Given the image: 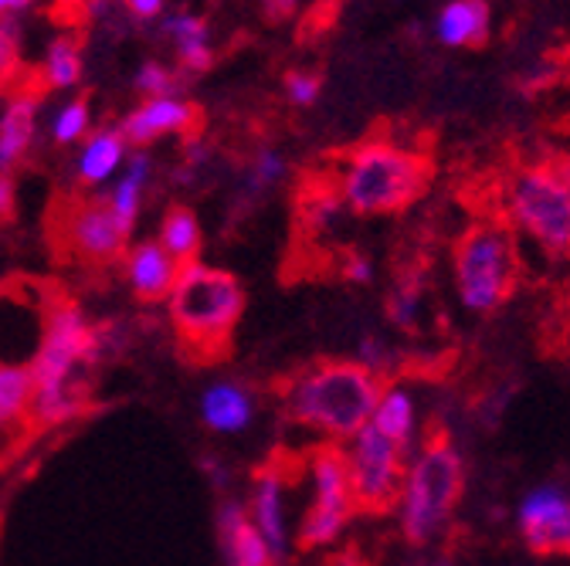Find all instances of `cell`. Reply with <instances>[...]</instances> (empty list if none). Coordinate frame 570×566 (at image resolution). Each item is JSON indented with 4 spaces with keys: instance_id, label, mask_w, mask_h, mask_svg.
Wrapping results in <instances>:
<instances>
[{
    "instance_id": "obj_26",
    "label": "cell",
    "mask_w": 570,
    "mask_h": 566,
    "mask_svg": "<svg viewBox=\"0 0 570 566\" xmlns=\"http://www.w3.org/2000/svg\"><path fill=\"white\" fill-rule=\"evenodd\" d=\"M89 122H92V112H89V99H71L65 102L55 119H51V139L61 147H71L79 143V139H86L89 132Z\"/></svg>"
},
{
    "instance_id": "obj_25",
    "label": "cell",
    "mask_w": 570,
    "mask_h": 566,
    "mask_svg": "<svg viewBox=\"0 0 570 566\" xmlns=\"http://www.w3.org/2000/svg\"><path fill=\"white\" fill-rule=\"evenodd\" d=\"M45 82L51 89H76L82 82V44L79 38H55L45 54Z\"/></svg>"
},
{
    "instance_id": "obj_9",
    "label": "cell",
    "mask_w": 570,
    "mask_h": 566,
    "mask_svg": "<svg viewBox=\"0 0 570 566\" xmlns=\"http://www.w3.org/2000/svg\"><path fill=\"white\" fill-rule=\"evenodd\" d=\"M513 221L553 258L570 255V187L550 170H523L510 187Z\"/></svg>"
},
{
    "instance_id": "obj_13",
    "label": "cell",
    "mask_w": 570,
    "mask_h": 566,
    "mask_svg": "<svg viewBox=\"0 0 570 566\" xmlns=\"http://www.w3.org/2000/svg\"><path fill=\"white\" fill-rule=\"evenodd\" d=\"M197 122H200L197 106H190L180 96H170V99H147L142 106H136L132 112L122 116V122L116 129L126 147H150L164 136L194 132Z\"/></svg>"
},
{
    "instance_id": "obj_20",
    "label": "cell",
    "mask_w": 570,
    "mask_h": 566,
    "mask_svg": "<svg viewBox=\"0 0 570 566\" xmlns=\"http://www.w3.org/2000/svg\"><path fill=\"white\" fill-rule=\"evenodd\" d=\"M150 157L147 153H132L126 163H122V173L112 187V193L106 197L112 218L119 221V228L126 235H132V225H136V215H139V200H142V190H147V180H150Z\"/></svg>"
},
{
    "instance_id": "obj_16",
    "label": "cell",
    "mask_w": 570,
    "mask_h": 566,
    "mask_svg": "<svg viewBox=\"0 0 570 566\" xmlns=\"http://www.w3.org/2000/svg\"><path fill=\"white\" fill-rule=\"evenodd\" d=\"M38 96L21 92L0 116V173H11L14 167L24 163L38 132Z\"/></svg>"
},
{
    "instance_id": "obj_23",
    "label": "cell",
    "mask_w": 570,
    "mask_h": 566,
    "mask_svg": "<svg viewBox=\"0 0 570 566\" xmlns=\"http://www.w3.org/2000/svg\"><path fill=\"white\" fill-rule=\"evenodd\" d=\"M31 394H35V384H31L28 367L0 364V431L11 428V424H24Z\"/></svg>"
},
{
    "instance_id": "obj_30",
    "label": "cell",
    "mask_w": 570,
    "mask_h": 566,
    "mask_svg": "<svg viewBox=\"0 0 570 566\" xmlns=\"http://www.w3.org/2000/svg\"><path fill=\"white\" fill-rule=\"evenodd\" d=\"M285 173V160L275 153V150H262L255 160H252V170H248V180H245V193L248 200H255L258 193H265L268 187H275Z\"/></svg>"
},
{
    "instance_id": "obj_3",
    "label": "cell",
    "mask_w": 570,
    "mask_h": 566,
    "mask_svg": "<svg viewBox=\"0 0 570 566\" xmlns=\"http://www.w3.org/2000/svg\"><path fill=\"white\" fill-rule=\"evenodd\" d=\"M432 183V163L384 139L356 147L340 177V197L356 215H397Z\"/></svg>"
},
{
    "instance_id": "obj_18",
    "label": "cell",
    "mask_w": 570,
    "mask_h": 566,
    "mask_svg": "<svg viewBox=\"0 0 570 566\" xmlns=\"http://www.w3.org/2000/svg\"><path fill=\"white\" fill-rule=\"evenodd\" d=\"M489 21L485 0H452L435 18V34L449 48H472L489 38Z\"/></svg>"
},
{
    "instance_id": "obj_32",
    "label": "cell",
    "mask_w": 570,
    "mask_h": 566,
    "mask_svg": "<svg viewBox=\"0 0 570 566\" xmlns=\"http://www.w3.org/2000/svg\"><path fill=\"white\" fill-rule=\"evenodd\" d=\"M323 79L313 72H289L285 76V96H289L293 106H313L320 99Z\"/></svg>"
},
{
    "instance_id": "obj_19",
    "label": "cell",
    "mask_w": 570,
    "mask_h": 566,
    "mask_svg": "<svg viewBox=\"0 0 570 566\" xmlns=\"http://www.w3.org/2000/svg\"><path fill=\"white\" fill-rule=\"evenodd\" d=\"M126 163V143L119 129H96L86 147L79 153V163H76V177H79V187H99L106 183L119 167Z\"/></svg>"
},
{
    "instance_id": "obj_40",
    "label": "cell",
    "mask_w": 570,
    "mask_h": 566,
    "mask_svg": "<svg viewBox=\"0 0 570 566\" xmlns=\"http://www.w3.org/2000/svg\"><path fill=\"white\" fill-rule=\"evenodd\" d=\"M550 170H553V173L570 187V160H557V163H550Z\"/></svg>"
},
{
    "instance_id": "obj_10",
    "label": "cell",
    "mask_w": 570,
    "mask_h": 566,
    "mask_svg": "<svg viewBox=\"0 0 570 566\" xmlns=\"http://www.w3.org/2000/svg\"><path fill=\"white\" fill-rule=\"evenodd\" d=\"M89 349V322L79 309L76 299H68L65 292H51L48 309H45V332L41 346L31 360V384L35 387H55L65 384L86 364Z\"/></svg>"
},
{
    "instance_id": "obj_8",
    "label": "cell",
    "mask_w": 570,
    "mask_h": 566,
    "mask_svg": "<svg viewBox=\"0 0 570 566\" xmlns=\"http://www.w3.org/2000/svg\"><path fill=\"white\" fill-rule=\"evenodd\" d=\"M309 471H313V503L299 526L296 546L303 553L330 546L343 526L350 523L353 509V491H350V468H346V448L336 441H320L306 451Z\"/></svg>"
},
{
    "instance_id": "obj_17",
    "label": "cell",
    "mask_w": 570,
    "mask_h": 566,
    "mask_svg": "<svg viewBox=\"0 0 570 566\" xmlns=\"http://www.w3.org/2000/svg\"><path fill=\"white\" fill-rule=\"evenodd\" d=\"M200 417L210 431L222 435H238L245 431L255 417V400L245 387L238 384H214L200 397Z\"/></svg>"
},
{
    "instance_id": "obj_11",
    "label": "cell",
    "mask_w": 570,
    "mask_h": 566,
    "mask_svg": "<svg viewBox=\"0 0 570 566\" xmlns=\"http://www.w3.org/2000/svg\"><path fill=\"white\" fill-rule=\"evenodd\" d=\"M520 533L540 556H570V495L557 485L533 488L520 506Z\"/></svg>"
},
{
    "instance_id": "obj_4",
    "label": "cell",
    "mask_w": 570,
    "mask_h": 566,
    "mask_svg": "<svg viewBox=\"0 0 570 566\" xmlns=\"http://www.w3.org/2000/svg\"><path fill=\"white\" fill-rule=\"evenodd\" d=\"M465 491V465L462 455L449 445L445 435L432 431L417 455V461L404 475L401 491V529L411 546H424L442 523L455 513Z\"/></svg>"
},
{
    "instance_id": "obj_37",
    "label": "cell",
    "mask_w": 570,
    "mask_h": 566,
    "mask_svg": "<svg viewBox=\"0 0 570 566\" xmlns=\"http://www.w3.org/2000/svg\"><path fill=\"white\" fill-rule=\"evenodd\" d=\"M299 0H265V14L268 18H285V14H293L296 11Z\"/></svg>"
},
{
    "instance_id": "obj_6",
    "label": "cell",
    "mask_w": 570,
    "mask_h": 566,
    "mask_svg": "<svg viewBox=\"0 0 570 566\" xmlns=\"http://www.w3.org/2000/svg\"><path fill=\"white\" fill-rule=\"evenodd\" d=\"M129 235L119 228L106 197H71L51 215V245L61 258L106 268L126 258Z\"/></svg>"
},
{
    "instance_id": "obj_36",
    "label": "cell",
    "mask_w": 570,
    "mask_h": 566,
    "mask_svg": "<svg viewBox=\"0 0 570 566\" xmlns=\"http://www.w3.org/2000/svg\"><path fill=\"white\" fill-rule=\"evenodd\" d=\"M122 4H126V11H129L132 18H139V21H154V18L164 14V4H167V0H122Z\"/></svg>"
},
{
    "instance_id": "obj_41",
    "label": "cell",
    "mask_w": 570,
    "mask_h": 566,
    "mask_svg": "<svg viewBox=\"0 0 570 566\" xmlns=\"http://www.w3.org/2000/svg\"><path fill=\"white\" fill-rule=\"evenodd\" d=\"M424 566H452L449 559H432V563H424Z\"/></svg>"
},
{
    "instance_id": "obj_22",
    "label": "cell",
    "mask_w": 570,
    "mask_h": 566,
    "mask_svg": "<svg viewBox=\"0 0 570 566\" xmlns=\"http://www.w3.org/2000/svg\"><path fill=\"white\" fill-rule=\"evenodd\" d=\"M160 245L180 268L197 261V255H200V225H197V215L190 207L177 203V207L167 210L164 225H160Z\"/></svg>"
},
{
    "instance_id": "obj_34",
    "label": "cell",
    "mask_w": 570,
    "mask_h": 566,
    "mask_svg": "<svg viewBox=\"0 0 570 566\" xmlns=\"http://www.w3.org/2000/svg\"><path fill=\"white\" fill-rule=\"evenodd\" d=\"M18 215V187L11 180V173H0V221L11 225Z\"/></svg>"
},
{
    "instance_id": "obj_24",
    "label": "cell",
    "mask_w": 570,
    "mask_h": 566,
    "mask_svg": "<svg viewBox=\"0 0 570 566\" xmlns=\"http://www.w3.org/2000/svg\"><path fill=\"white\" fill-rule=\"evenodd\" d=\"M340 193L333 190V183H309L299 190V200H296V215H299V225L306 235H323L330 231V225L336 221L340 215Z\"/></svg>"
},
{
    "instance_id": "obj_5",
    "label": "cell",
    "mask_w": 570,
    "mask_h": 566,
    "mask_svg": "<svg viewBox=\"0 0 570 566\" xmlns=\"http://www.w3.org/2000/svg\"><path fill=\"white\" fill-rule=\"evenodd\" d=\"M455 289L469 312H495L517 289V248L499 225H475L455 245Z\"/></svg>"
},
{
    "instance_id": "obj_12",
    "label": "cell",
    "mask_w": 570,
    "mask_h": 566,
    "mask_svg": "<svg viewBox=\"0 0 570 566\" xmlns=\"http://www.w3.org/2000/svg\"><path fill=\"white\" fill-rule=\"evenodd\" d=\"M296 475H285L282 468V455L255 471V495H252V526L258 529V536L265 539L272 563L282 566L289 559V526H285V499L282 491Z\"/></svg>"
},
{
    "instance_id": "obj_14",
    "label": "cell",
    "mask_w": 570,
    "mask_h": 566,
    "mask_svg": "<svg viewBox=\"0 0 570 566\" xmlns=\"http://www.w3.org/2000/svg\"><path fill=\"white\" fill-rule=\"evenodd\" d=\"M180 265L164 251L160 241H139L126 251V281L139 302L157 306L170 299Z\"/></svg>"
},
{
    "instance_id": "obj_35",
    "label": "cell",
    "mask_w": 570,
    "mask_h": 566,
    "mask_svg": "<svg viewBox=\"0 0 570 566\" xmlns=\"http://www.w3.org/2000/svg\"><path fill=\"white\" fill-rule=\"evenodd\" d=\"M343 275L350 278V281H361V286H371L374 281V265L364 258V255H346V261H343Z\"/></svg>"
},
{
    "instance_id": "obj_2",
    "label": "cell",
    "mask_w": 570,
    "mask_h": 566,
    "mask_svg": "<svg viewBox=\"0 0 570 566\" xmlns=\"http://www.w3.org/2000/svg\"><path fill=\"white\" fill-rule=\"evenodd\" d=\"M381 394L384 377L356 360H320L282 384V407L293 424L343 441L371 424Z\"/></svg>"
},
{
    "instance_id": "obj_28",
    "label": "cell",
    "mask_w": 570,
    "mask_h": 566,
    "mask_svg": "<svg viewBox=\"0 0 570 566\" xmlns=\"http://www.w3.org/2000/svg\"><path fill=\"white\" fill-rule=\"evenodd\" d=\"M136 89L147 99H170V96H180V79L174 68L160 61H142L136 72Z\"/></svg>"
},
{
    "instance_id": "obj_29",
    "label": "cell",
    "mask_w": 570,
    "mask_h": 566,
    "mask_svg": "<svg viewBox=\"0 0 570 566\" xmlns=\"http://www.w3.org/2000/svg\"><path fill=\"white\" fill-rule=\"evenodd\" d=\"M164 34L174 41L177 54H180V51H190V48H200V44H210L207 21L197 18V14H170V18L164 21Z\"/></svg>"
},
{
    "instance_id": "obj_33",
    "label": "cell",
    "mask_w": 570,
    "mask_h": 566,
    "mask_svg": "<svg viewBox=\"0 0 570 566\" xmlns=\"http://www.w3.org/2000/svg\"><path fill=\"white\" fill-rule=\"evenodd\" d=\"M18 21L14 18H4L0 21V76H8L14 61H18Z\"/></svg>"
},
{
    "instance_id": "obj_27",
    "label": "cell",
    "mask_w": 570,
    "mask_h": 566,
    "mask_svg": "<svg viewBox=\"0 0 570 566\" xmlns=\"http://www.w3.org/2000/svg\"><path fill=\"white\" fill-rule=\"evenodd\" d=\"M417 306H421V275L411 271L401 278V286L394 289V296L387 299V316L394 326L401 329H411L414 319H417Z\"/></svg>"
},
{
    "instance_id": "obj_38",
    "label": "cell",
    "mask_w": 570,
    "mask_h": 566,
    "mask_svg": "<svg viewBox=\"0 0 570 566\" xmlns=\"http://www.w3.org/2000/svg\"><path fill=\"white\" fill-rule=\"evenodd\" d=\"M31 4H35V0H0V21H4V18H18Z\"/></svg>"
},
{
    "instance_id": "obj_7",
    "label": "cell",
    "mask_w": 570,
    "mask_h": 566,
    "mask_svg": "<svg viewBox=\"0 0 570 566\" xmlns=\"http://www.w3.org/2000/svg\"><path fill=\"white\" fill-rule=\"evenodd\" d=\"M353 509L367 516H387L401 506L404 491V451L384 438L374 424H364L353 435V448L346 451Z\"/></svg>"
},
{
    "instance_id": "obj_15",
    "label": "cell",
    "mask_w": 570,
    "mask_h": 566,
    "mask_svg": "<svg viewBox=\"0 0 570 566\" xmlns=\"http://www.w3.org/2000/svg\"><path fill=\"white\" fill-rule=\"evenodd\" d=\"M218 536H222V553L228 566H275L265 539L252 526L245 503L225 499L218 509Z\"/></svg>"
},
{
    "instance_id": "obj_31",
    "label": "cell",
    "mask_w": 570,
    "mask_h": 566,
    "mask_svg": "<svg viewBox=\"0 0 570 566\" xmlns=\"http://www.w3.org/2000/svg\"><path fill=\"white\" fill-rule=\"evenodd\" d=\"M356 364L361 367H367L371 374H387L391 370V364H394V352L384 346V339H377V336H364L361 342H356Z\"/></svg>"
},
{
    "instance_id": "obj_1",
    "label": "cell",
    "mask_w": 570,
    "mask_h": 566,
    "mask_svg": "<svg viewBox=\"0 0 570 566\" xmlns=\"http://www.w3.org/2000/svg\"><path fill=\"white\" fill-rule=\"evenodd\" d=\"M167 302L184 360L214 367L232 357L235 329L245 316V289L232 271L200 261L184 265Z\"/></svg>"
},
{
    "instance_id": "obj_39",
    "label": "cell",
    "mask_w": 570,
    "mask_h": 566,
    "mask_svg": "<svg viewBox=\"0 0 570 566\" xmlns=\"http://www.w3.org/2000/svg\"><path fill=\"white\" fill-rule=\"evenodd\" d=\"M82 4H86V18L102 21L109 14V8H112V0H82Z\"/></svg>"
},
{
    "instance_id": "obj_21",
    "label": "cell",
    "mask_w": 570,
    "mask_h": 566,
    "mask_svg": "<svg viewBox=\"0 0 570 566\" xmlns=\"http://www.w3.org/2000/svg\"><path fill=\"white\" fill-rule=\"evenodd\" d=\"M371 424L384 438H391L401 451H407L411 438H414V400H411V394L401 387H387L374 407Z\"/></svg>"
}]
</instances>
